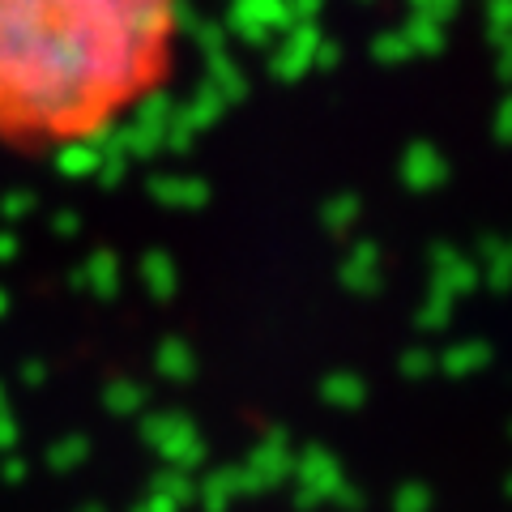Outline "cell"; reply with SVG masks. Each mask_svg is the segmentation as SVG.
<instances>
[{"instance_id":"1","label":"cell","mask_w":512,"mask_h":512,"mask_svg":"<svg viewBox=\"0 0 512 512\" xmlns=\"http://www.w3.org/2000/svg\"><path fill=\"white\" fill-rule=\"evenodd\" d=\"M184 0H0V150L77 154L180 73Z\"/></svg>"}]
</instances>
